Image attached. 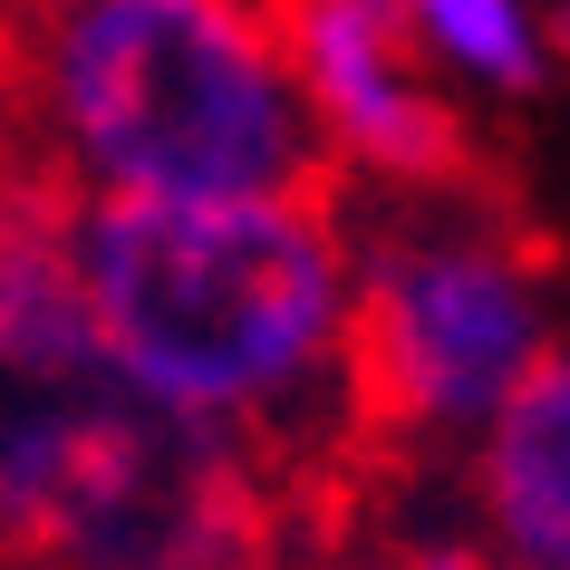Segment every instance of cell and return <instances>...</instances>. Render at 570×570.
<instances>
[{
	"label": "cell",
	"mask_w": 570,
	"mask_h": 570,
	"mask_svg": "<svg viewBox=\"0 0 570 570\" xmlns=\"http://www.w3.org/2000/svg\"><path fill=\"white\" fill-rule=\"evenodd\" d=\"M68 281L107 358L213 425L271 512L320 503L367 445L330 204H78Z\"/></svg>",
	"instance_id": "cell-1"
},
{
	"label": "cell",
	"mask_w": 570,
	"mask_h": 570,
	"mask_svg": "<svg viewBox=\"0 0 570 570\" xmlns=\"http://www.w3.org/2000/svg\"><path fill=\"white\" fill-rule=\"evenodd\" d=\"M59 175H0V570H271V493L136 387L68 281Z\"/></svg>",
	"instance_id": "cell-2"
},
{
	"label": "cell",
	"mask_w": 570,
	"mask_h": 570,
	"mask_svg": "<svg viewBox=\"0 0 570 570\" xmlns=\"http://www.w3.org/2000/svg\"><path fill=\"white\" fill-rule=\"evenodd\" d=\"M10 68L20 117L78 204H330L338 184L281 10H20Z\"/></svg>",
	"instance_id": "cell-3"
},
{
	"label": "cell",
	"mask_w": 570,
	"mask_h": 570,
	"mask_svg": "<svg viewBox=\"0 0 570 570\" xmlns=\"http://www.w3.org/2000/svg\"><path fill=\"white\" fill-rule=\"evenodd\" d=\"M348 367H358V425H454L503 406L541 367V291L522 252L493 233H416L396 223L348 271Z\"/></svg>",
	"instance_id": "cell-4"
},
{
	"label": "cell",
	"mask_w": 570,
	"mask_h": 570,
	"mask_svg": "<svg viewBox=\"0 0 570 570\" xmlns=\"http://www.w3.org/2000/svg\"><path fill=\"white\" fill-rule=\"evenodd\" d=\"M281 39H291V68H301L309 117H320L330 146L367 155V165L396 175V184H445L454 165H464V126L416 88L406 10L309 0V10H281Z\"/></svg>",
	"instance_id": "cell-5"
},
{
	"label": "cell",
	"mask_w": 570,
	"mask_h": 570,
	"mask_svg": "<svg viewBox=\"0 0 570 570\" xmlns=\"http://www.w3.org/2000/svg\"><path fill=\"white\" fill-rule=\"evenodd\" d=\"M483 503L532 570H570V358H541L483 425Z\"/></svg>",
	"instance_id": "cell-6"
},
{
	"label": "cell",
	"mask_w": 570,
	"mask_h": 570,
	"mask_svg": "<svg viewBox=\"0 0 570 570\" xmlns=\"http://www.w3.org/2000/svg\"><path fill=\"white\" fill-rule=\"evenodd\" d=\"M406 39L464 78H493V88H532L541 68V30L512 0H425V10H406Z\"/></svg>",
	"instance_id": "cell-7"
},
{
	"label": "cell",
	"mask_w": 570,
	"mask_h": 570,
	"mask_svg": "<svg viewBox=\"0 0 570 570\" xmlns=\"http://www.w3.org/2000/svg\"><path fill=\"white\" fill-rule=\"evenodd\" d=\"M416 570H483V561H464V551H425Z\"/></svg>",
	"instance_id": "cell-8"
}]
</instances>
